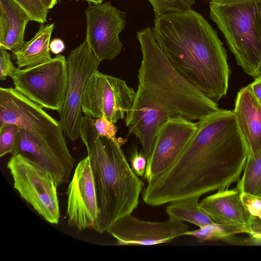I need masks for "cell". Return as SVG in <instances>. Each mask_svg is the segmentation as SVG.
I'll return each mask as SVG.
<instances>
[{
  "label": "cell",
  "mask_w": 261,
  "mask_h": 261,
  "mask_svg": "<svg viewBox=\"0 0 261 261\" xmlns=\"http://www.w3.org/2000/svg\"><path fill=\"white\" fill-rule=\"evenodd\" d=\"M196 123L194 135L176 162L143 191L147 204L200 197L239 179L249 150L233 111L220 109Z\"/></svg>",
  "instance_id": "cell-1"
},
{
  "label": "cell",
  "mask_w": 261,
  "mask_h": 261,
  "mask_svg": "<svg viewBox=\"0 0 261 261\" xmlns=\"http://www.w3.org/2000/svg\"><path fill=\"white\" fill-rule=\"evenodd\" d=\"M137 37L142 59L138 89L125 123L129 133L139 140L148 160L156 132L168 119L199 121L220 109L174 69L156 40L153 28L138 31Z\"/></svg>",
  "instance_id": "cell-2"
},
{
  "label": "cell",
  "mask_w": 261,
  "mask_h": 261,
  "mask_svg": "<svg viewBox=\"0 0 261 261\" xmlns=\"http://www.w3.org/2000/svg\"><path fill=\"white\" fill-rule=\"evenodd\" d=\"M154 37L174 69L212 100L226 95L229 68L223 43L200 13L190 9L155 17Z\"/></svg>",
  "instance_id": "cell-3"
},
{
  "label": "cell",
  "mask_w": 261,
  "mask_h": 261,
  "mask_svg": "<svg viewBox=\"0 0 261 261\" xmlns=\"http://www.w3.org/2000/svg\"><path fill=\"white\" fill-rule=\"evenodd\" d=\"M19 128L12 155H20L50 172L58 186L67 183L75 160L60 123L15 88H0V127Z\"/></svg>",
  "instance_id": "cell-4"
},
{
  "label": "cell",
  "mask_w": 261,
  "mask_h": 261,
  "mask_svg": "<svg viewBox=\"0 0 261 261\" xmlns=\"http://www.w3.org/2000/svg\"><path fill=\"white\" fill-rule=\"evenodd\" d=\"M92 118L83 117L80 138L85 145L94 181L98 215L94 229L102 233L138 205L144 186L121 149L125 143L99 136Z\"/></svg>",
  "instance_id": "cell-5"
},
{
  "label": "cell",
  "mask_w": 261,
  "mask_h": 261,
  "mask_svg": "<svg viewBox=\"0 0 261 261\" xmlns=\"http://www.w3.org/2000/svg\"><path fill=\"white\" fill-rule=\"evenodd\" d=\"M210 17L223 35L238 64L261 75V0H210Z\"/></svg>",
  "instance_id": "cell-6"
},
{
  "label": "cell",
  "mask_w": 261,
  "mask_h": 261,
  "mask_svg": "<svg viewBox=\"0 0 261 261\" xmlns=\"http://www.w3.org/2000/svg\"><path fill=\"white\" fill-rule=\"evenodd\" d=\"M10 76L15 88L42 108L61 111L68 83L67 59L57 55L42 64L16 68Z\"/></svg>",
  "instance_id": "cell-7"
},
{
  "label": "cell",
  "mask_w": 261,
  "mask_h": 261,
  "mask_svg": "<svg viewBox=\"0 0 261 261\" xmlns=\"http://www.w3.org/2000/svg\"><path fill=\"white\" fill-rule=\"evenodd\" d=\"M7 166L14 188L21 197L47 222L58 224L60 217L58 185L52 174L20 155H12Z\"/></svg>",
  "instance_id": "cell-8"
},
{
  "label": "cell",
  "mask_w": 261,
  "mask_h": 261,
  "mask_svg": "<svg viewBox=\"0 0 261 261\" xmlns=\"http://www.w3.org/2000/svg\"><path fill=\"white\" fill-rule=\"evenodd\" d=\"M68 83L65 102L60 114V123L70 140L80 138L83 117L82 101L87 83L98 70L101 62L87 40L72 50L67 58Z\"/></svg>",
  "instance_id": "cell-9"
},
{
  "label": "cell",
  "mask_w": 261,
  "mask_h": 261,
  "mask_svg": "<svg viewBox=\"0 0 261 261\" xmlns=\"http://www.w3.org/2000/svg\"><path fill=\"white\" fill-rule=\"evenodd\" d=\"M135 95V90L125 81L97 70L87 83L82 101V112L88 117H105L115 123L125 117Z\"/></svg>",
  "instance_id": "cell-10"
},
{
  "label": "cell",
  "mask_w": 261,
  "mask_h": 261,
  "mask_svg": "<svg viewBox=\"0 0 261 261\" xmlns=\"http://www.w3.org/2000/svg\"><path fill=\"white\" fill-rule=\"evenodd\" d=\"M86 39L100 61L112 60L123 49L119 38L126 21V15L110 2L89 4L85 10Z\"/></svg>",
  "instance_id": "cell-11"
},
{
  "label": "cell",
  "mask_w": 261,
  "mask_h": 261,
  "mask_svg": "<svg viewBox=\"0 0 261 261\" xmlns=\"http://www.w3.org/2000/svg\"><path fill=\"white\" fill-rule=\"evenodd\" d=\"M196 130V122L182 117L169 118L160 125L144 176L148 183L174 165Z\"/></svg>",
  "instance_id": "cell-12"
},
{
  "label": "cell",
  "mask_w": 261,
  "mask_h": 261,
  "mask_svg": "<svg viewBox=\"0 0 261 261\" xmlns=\"http://www.w3.org/2000/svg\"><path fill=\"white\" fill-rule=\"evenodd\" d=\"M189 227L182 221L170 218L165 221H144L125 216L114 222L107 232L115 238L118 245L151 246L168 243L184 236Z\"/></svg>",
  "instance_id": "cell-13"
},
{
  "label": "cell",
  "mask_w": 261,
  "mask_h": 261,
  "mask_svg": "<svg viewBox=\"0 0 261 261\" xmlns=\"http://www.w3.org/2000/svg\"><path fill=\"white\" fill-rule=\"evenodd\" d=\"M68 224L78 231L94 229L98 210L90 162L88 156L79 162L67 191Z\"/></svg>",
  "instance_id": "cell-14"
},
{
  "label": "cell",
  "mask_w": 261,
  "mask_h": 261,
  "mask_svg": "<svg viewBox=\"0 0 261 261\" xmlns=\"http://www.w3.org/2000/svg\"><path fill=\"white\" fill-rule=\"evenodd\" d=\"M241 193L238 185L233 189H220L203 198L199 206L214 221L243 228L246 233L251 216L243 204Z\"/></svg>",
  "instance_id": "cell-15"
},
{
  "label": "cell",
  "mask_w": 261,
  "mask_h": 261,
  "mask_svg": "<svg viewBox=\"0 0 261 261\" xmlns=\"http://www.w3.org/2000/svg\"><path fill=\"white\" fill-rule=\"evenodd\" d=\"M233 112L249 153L261 150V103L248 86L238 91Z\"/></svg>",
  "instance_id": "cell-16"
},
{
  "label": "cell",
  "mask_w": 261,
  "mask_h": 261,
  "mask_svg": "<svg viewBox=\"0 0 261 261\" xmlns=\"http://www.w3.org/2000/svg\"><path fill=\"white\" fill-rule=\"evenodd\" d=\"M31 19L14 0H0V46L13 53L25 42L26 27Z\"/></svg>",
  "instance_id": "cell-17"
},
{
  "label": "cell",
  "mask_w": 261,
  "mask_h": 261,
  "mask_svg": "<svg viewBox=\"0 0 261 261\" xmlns=\"http://www.w3.org/2000/svg\"><path fill=\"white\" fill-rule=\"evenodd\" d=\"M54 29V23L42 24L35 36L13 53L17 68L34 66L51 59L49 44Z\"/></svg>",
  "instance_id": "cell-18"
},
{
  "label": "cell",
  "mask_w": 261,
  "mask_h": 261,
  "mask_svg": "<svg viewBox=\"0 0 261 261\" xmlns=\"http://www.w3.org/2000/svg\"><path fill=\"white\" fill-rule=\"evenodd\" d=\"M200 196H193L169 202L166 213L170 218L192 223L201 227L215 222L200 207Z\"/></svg>",
  "instance_id": "cell-19"
},
{
  "label": "cell",
  "mask_w": 261,
  "mask_h": 261,
  "mask_svg": "<svg viewBox=\"0 0 261 261\" xmlns=\"http://www.w3.org/2000/svg\"><path fill=\"white\" fill-rule=\"evenodd\" d=\"M238 185L242 193L261 196V150L249 153Z\"/></svg>",
  "instance_id": "cell-20"
},
{
  "label": "cell",
  "mask_w": 261,
  "mask_h": 261,
  "mask_svg": "<svg viewBox=\"0 0 261 261\" xmlns=\"http://www.w3.org/2000/svg\"><path fill=\"white\" fill-rule=\"evenodd\" d=\"M240 233H245L243 228L214 222L195 230H188L184 236H192L200 242L225 240Z\"/></svg>",
  "instance_id": "cell-21"
},
{
  "label": "cell",
  "mask_w": 261,
  "mask_h": 261,
  "mask_svg": "<svg viewBox=\"0 0 261 261\" xmlns=\"http://www.w3.org/2000/svg\"><path fill=\"white\" fill-rule=\"evenodd\" d=\"M152 5L155 17L166 13L185 12L192 9L195 0H148Z\"/></svg>",
  "instance_id": "cell-22"
},
{
  "label": "cell",
  "mask_w": 261,
  "mask_h": 261,
  "mask_svg": "<svg viewBox=\"0 0 261 261\" xmlns=\"http://www.w3.org/2000/svg\"><path fill=\"white\" fill-rule=\"evenodd\" d=\"M19 127L14 124H8L0 127V156L12 153L16 145Z\"/></svg>",
  "instance_id": "cell-23"
},
{
  "label": "cell",
  "mask_w": 261,
  "mask_h": 261,
  "mask_svg": "<svg viewBox=\"0 0 261 261\" xmlns=\"http://www.w3.org/2000/svg\"><path fill=\"white\" fill-rule=\"evenodd\" d=\"M29 15L31 21L41 24L47 21L48 9L41 0H14Z\"/></svg>",
  "instance_id": "cell-24"
},
{
  "label": "cell",
  "mask_w": 261,
  "mask_h": 261,
  "mask_svg": "<svg viewBox=\"0 0 261 261\" xmlns=\"http://www.w3.org/2000/svg\"><path fill=\"white\" fill-rule=\"evenodd\" d=\"M92 121L96 131L99 136L106 137L115 142L124 143L126 142V139L116 137L117 127L114 123L109 121L106 118H93Z\"/></svg>",
  "instance_id": "cell-25"
},
{
  "label": "cell",
  "mask_w": 261,
  "mask_h": 261,
  "mask_svg": "<svg viewBox=\"0 0 261 261\" xmlns=\"http://www.w3.org/2000/svg\"><path fill=\"white\" fill-rule=\"evenodd\" d=\"M129 161L131 168L135 174L138 176H144L147 160L143 150L139 151L137 146H133L130 153Z\"/></svg>",
  "instance_id": "cell-26"
},
{
  "label": "cell",
  "mask_w": 261,
  "mask_h": 261,
  "mask_svg": "<svg viewBox=\"0 0 261 261\" xmlns=\"http://www.w3.org/2000/svg\"><path fill=\"white\" fill-rule=\"evenodd\" d=\"M243 204L251 217L261 219V196L241 193Z\"/></svg>",
  "instance_id": "cell-27"
},
{
  "label": "cell",
  "mask_w": 261,
  "mask_h": 261,
  "mask_svg": "<svg viewBox=\"0 0 261 261\" xmlns=\"http://www.w3.org/2000/svg\"><path fill=\"white\" fill-rule=\"evenodd\" d=\"M15 68L9 53L6 49L0 46V80L1 81L6 80Z\"/></svg>",
  "instance_id": "cell-28"
},
{
  "label": "cell",
  "mask_w": 261,
  "mask_h": 261,
  "mask_svg": "<svg viewBox=\"0 0 261 261\" xmlns=\"http://www.w3.org/2000/svg\"><path fill=\"white\" fill-rule=\"evenodd\" d=\"M246 233L250 238L251 244H255L256 242L261 240V219L251 217Z\"/></svg>",
  "instance_id": "cell-29"
},
{
  "label": "cell",
  "mask_w": 261,
  "mask_h": 261,
  "mask_svg": "<svg viewBox=\"0 0 261 261\" xmlns=\"http://www.w3.org/2000/svg\"><path fill=\"white\" fill-rule=\"evenodd\" d=\"M254 79V80L248 86L255 97L261 103V75Z\"/></svg>",
  "instance_id": "cell-30"
},
{
  "label": "cell",
  "mask_w": 261,
  "mask_h": 261,
  "mask_svg": "<svg viewBox=\"0 0 261 261\" xmlns=\"http://www.w3.org/2000/svg\"><path fill=\"white\" fill-rule=\"evenodd\" d=\"M49 48L53 54L59 55L64 50L65 45L62 40L55 38L50 42Z\"/></svg>",
  "instance_id": "cell-31"
},
{
  "label": "cell",
  "mask_w": 261,
  "mask_h": 261,
  "mask_svg": "<svg viewBox=\"0 0 261 261\" xmlns=\"http://www.w3.org/2000/svg\"><path fill=\"white\" fill-rule=\"evenodd\" d=\"M44 6L48 9H52L57 3L58 0H41Z\"/></svg>",
  "instance_id": "cell-32"
},
{
  "label": "cell",
  "mask_w": 261,
  "mask_h": 261,
  "mask_svg": "<svg viewBox=\"0 0 261 261\" xmlns=\"http://www.w3.org/2000/svg\"><path fill=\"white\" fill-rule=\"evenodd\" d=\"M74 1L77 2L80 0H74ZM84 1H86L89 3H92L93 4H99V3H102L103 0H84Z\"/></svg>",
  "instance_id": "cell-33"
},
{
  "label": "cell",
  "mask_w": 261,
  "mask_h": 261,
  "mask_svg": "<svg viewBox=\"0 0 261 261\" xmlns=\"http://www.w3.org/2000/svg\"><path fill=\"white\" fill-rule=\"evenodd\" d=\"M255 244L261 245V240L257 241Z\"/></svg>",
  "instance_id": "cell-34"
},
{
  "label": "cell",
  "mask_w": 261,
  "mask_h": 261,
  "mask_svg": "<svg viewBox=\"0 0 261 261\" xmlns=\"http://www.w3.org/2000/svg\"><path fill=\"white\" fill-rule=\"evenodd\" d=\"M259 71H260V73L261 74V64H260V66Z\"/></svg>",
  "instance_id": "cell-35"
}]
</instances>
